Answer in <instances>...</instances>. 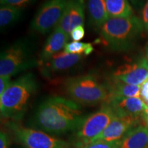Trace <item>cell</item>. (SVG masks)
Masks as SVG:
<instances>
[{
  "mask_svg": "<svg viewBox=\"0 0 148 148\" xmlns=\"http://www.w3.org/2000/svg\"><path fill=\"white\" fill-rule=\"evenodd\" d=\"M70 35L57 25L52 32L48 36L45 45L38 57V62L40 64L50 58L53 55L60 52L68 43Z\"/></svg>",
  "mask_w": 148,
  "mask_h": 148,
  "instance_id": "5bb4252c",
  "label": "cell"
},
{
  "mask_svg": "<svg viewBox=\"0 0 148 148\" xmlns=\"http://www.w3.org/2000/svg\"><path fill=\"white\" fill-rule=\"evenodd\" d=\"M69 0H46L37 10L31 28L39 34H46L57 26Z\"/></svg>",
  "mask_w": 148,
  "mask_h": 148,
  "instance_id": "ba28073f",
  "label": "cell"
},
{
  "mask_svg": "<svg viewBox=\"0 0 148 148\" xmlns=\"http://www.w3.org/2000/svg\"><path fill=\"white\" fill-rule=\"evenodd\" d=\"M120 140H116V141L95 140L79 148H119Z\"/></svg>",
  "mask_w": 148,
  "mask_h": 148,
  "instance_id": "44dd1931",
  "label": "cell"
},
{
  "mask_svg": "<svg viewBox=\"0 0 148 148\" xmlns=\"http://www.w3.org/2000/svg\"><path fill=\"white\" fill-rule=\"evenodd\" d=\"M105 84L108 89V99L140 97L139 86L127 84L112 77L107 80Z\"/></svg>",
  "mask_w": 148,
  "mask_h": 148,
  "instance_id": "9a60e30c",
  "label": "cell"
},
{
  "mask_svg": "<svg viewBox=\"0 0 148 148\" xmlns=\"http://www.w3.org/2000/svg\"><path fill=\"white\" fill-rule=\"evenodd\" d=\"M111 77L127 84L140 86L148 78L147 58L141 57L130 63L122 64L113 72Z\"/></svg>",
  "mask_w": 148,
  "mask_h": 148,
  "instance_id": "9c48e42d",
  "label": "cell"
},
{
  "mask_svg": "<svg viewBox=\"0 0 148 148\" xmlns=\"http://www.w3.org/2000/svg\"><path fill=\"white\" fill-rule=\"evenodd\" d=\"M115 116L108 105L102 103L99 110L86 116L80 125L73 132L74 148L81 147L93 141Z\"/></svg>",
  "mask_w": 148,
  "mask_h": 148,
  "instance_id": "8992f818",
  "label": "cell"
},
{
  "mask_svg": "<svg viewBox=\"0 0 148 148\" xmlns=\"http://www.w3.org/2000/svg\"><path fill=\"white\" fill-rule=\"evenodd\" d=\"M110 18L129 17L134 15V10L127 0H104Z\"/></svg>",
  "mask_w": 148,
  "mask_h": 148,
  "instance_id": "ac0fdd59",
  "label": "cell"
},
{
  "mask_svg": "<svg viewBox=\"0 0 148 148\" xmlns=\"http://www.w3.org/2000/svg\"><path fill=\"white\" fill-rule=\"evenodd\" d=\"M94 50V47L90 42L72 41L66 43L64 51L72 54L88 56Z\"/></svg>",
  "mask_w": 148,
  "mask_h": 148,
  "instance_id": "ffe728a7",
  "label": "cell"
},
{
  "mask_svg": "<svg viewBox=\"0 0 148 148\" xmlns=\"http://www.w3.org/2000/svg\"><path fill=\"white\" fill-rule=\"evenodd\" d=\"M64 88L69 99L79 105L95 106L108 99L106 84L90 74L69 77L64 82Z\"/></svg>",
  "mask_w": 148,
  "mask_h": 148,
  "instance_id": "277c9868",
  "label": "cell"
},
{
  "mask_svg": "<svg viewBox=\"0 0 148 148\" xmlns=\"http://www.w3.org/2000/svg\"><path fill=\"white\" fill-rule=\"evenodd\" d=\"M85 0H69L57 25L68 34L74 28L84 25Z\"/></svg>",
  "mask_w": 148,
  "mask_h": 148,
  "instance_id": "4fadbf2b",
  "label": "cell"
},
{
  "mask_svg": "<svg viewBox=\"0 0 148 148\" xmlns=\"http://www.w3.org/2000/svg\"><path fill=\"white\" fill-rule=\"evenodd\" d=\"M143 120L144 123H145V125L148 128V108L147 110H146L145 114H144Z\"/></svg>",
  "mask_w": 148,
  "mask_h": 148,
  "instance_id": "f1b7e54d",
  "label": "cell"
},
{
  "mask_svg": "<svg viewBox=\"0 0 148 148\" xmlns=\"http://www.w3.org/2000/svg\"><path fill=\"white\" fill-rule=\"evenodd\" d=\"M85 35L84 27L83 25H79L74 28L70 34V36L73 41H79L84 38Z\"/></svg>",
  "mask_w": 148,
  "mask_h": 148,
  "instance_id": "603a6c76",
  "label": "cell"
},
{
  "mask_svg": "<svg viewBox=\"0 0 148 148\" xmlns=\"http://www.w3.org/2000/svg\"><path fill=\"white\" fill-rule=\"evenodd\" d=\"M106 103L117 116H131L143 119L148 106L140 97H128L122 99H108Z\"/></svg>",
  "mask_w": 148,
  "mask_h": 148,
  "instance_id": "7c38bea8",
  "label": "cell"
},
{
  "mask_svg": "<svg viewBox=\"0 0 148 148\" xmlns=\"http://www.w3.org/2000/svg\"><path fill=\"white\" fill-rule=\"evenodd\" d=\"M10 138L6 132L1 131L0 133V148H9Z\"/></svg>",
  "mask_w": 148,
  "mask_h": 148,
  "instance_id": "83f0119b",
  "label": "cell"
},
{
  "mask_svg": "<svg viewBox=\"0 0 148 148\" xmlns=\"http://www.w3.org/2000/svg\"><path fill=\"white\" fill-rule=\"evenodd\" d=\"M119 148H148V128L139 125L131 130L120 140Z\"/></svg>",
  "mask_w": 148,
  "mask_h": 148,
  "instance_id": "2e32d148",
  "label": "cell"
},
{
  "mask_svg": "<svg viewBox=\"0 0 148 148\" xmlns=\"http://www.w3.org/2000/svg\"><path fill=\"white\" fill-rule=\"evenodd\" d=\"M10 76L0 77V95H1L12 83L10 81Z\"/></svg>",
  "mask_w": 148,
  "mask_h": 148,
  "instance_id": "484cf974",
  "label": "cell"
},
{
  "mask_svg": "<svg viewBox=\"0 0 148 148\" xmlns=\"http://www.w3.org/2000/svg\"><path fill=\"white\" fill-rule=\"evenodd\" d=\"M146 58H147L148 60V45L146 47Z\"/></svg>",
  "mask_w": 148,
  "mask_h": 148,
  "instance_id": "f546056e",
  "label": "cell"
},
{
  "mask_svg": "<svg viewBox=\"0 0 148 148\" xmlns=\"http://www.w3.org/2000/svg\"><path fill=\"white\" fill-rule=\"evenodd\" d=\"M143 29L141 18L132 15L109 18L99 31L107 47L113 51H124L134 47Z\"/></svg>",
  "mask_w": 148,
  "mask_h": 148,
  "instance_id": "3957f363",
  "label": "cell"
},
{
  "mask_svg": "<svg viewBox=\"0 0 148 148\" xmlns=\"http://www.w3.org/2000/svg\"><path fill=\"white\" fill-rule=\"evenodd\" d=\"M36 0H1V5H9L22 8H25Z\"/></svg>",
  "mask_w": 148,
  "mask_h": 148,
  "instance_id": "7402d4cb",
  "label": "cell"
},
{
  "mask_svg": "<svg viewBox=\"0 0 148 148\" xmlns=\"http://www.w3.org/2000/svg\"><path fill=\"white\" fill-rule=\"evenodd\" d=\"M83 58V55L72 54L63 51L57 53L45 62L39 64L40 73L46 77L66 71L78 63Z\"/></svg>",
  "mask_w": 148,
  "mask_h": 148,
  "instance_id": "8fae6325",
  "label": "cell"
},
{
  "mask_svg": "<svg viewBox=\"0 0 148 148\" xmlns=\"http://www.w3.org/2000/svg\"><path fill=\"white\" fill-rule=\"evenodd\" d=\"M130 4L132 7L133 10L136 12H140L143 10L147 0H127Z\"/></svg>",
  "mask_w": 148,
  "mask_h": 148,
  "instance_id": "d4e9b609",
  "label": "cell"
},
{
  "mask_svg": "<svg viewBox=\"0 0 148 148\" xmlns=\"http://www.w3.org/2000/svg\"><path fill=\"white\" fill-rule=\"evenodd\" d=\"M142 121H143V119H136L131 116H115L102 133L93 141H116L121 140L127 132L139 125L138 124Z\"/></svg>",
  "mask_w": 148,
  "mask_h": 148,
  "instance_id": "30bf717a",
  "label": "cell"
},
{
  "mask_svg": "<svg viewBox=\"0 0 148 148\" xmlns=\"http://www.w3.org/2000/svg\"><path fill=\"white\" fill-rule=\"evenodd\" d=\"M5 125L16 141L25 148H74L67 141L39 130L23 127L14 121H8Z\"/></svg>",
  "mask_w": 148,
  "mask_h": 148,
  "instance_id": "52a82bcc",
  "label": "cell"
},
{
  "mask_svg": "<svg viewBox=\"0 0 148 148\" xmlns=\"http://www.w3.org/2000/svg\"><path fill=\"white\" fill-rule=\"evenodd\" d=\"M22 8L9 5H1L0 8V27L1 29L16 23L22 15Z\"/></svg>",
  "mask_w": 148,
  "mask_h": 148,
  "instance_id": "d6986e66",
  "label": "cell"
},
{
  "mask_svg": "<svg viewBox=\"0 0 148 148\" xmlns=\"http://www.w3.org/2000/svg\"><path fill=\"white\" fill-rule=\"evenodd\" d=\"M37 88L38 83L32 73L25 74L11 83L8 88L0 95L1 117L14 121L21 119Z\"/></svg>",
  "mask_w": 148,
  "mask_h": 148,
  "instance_id": "7a4b0ae2",
  "label": "cell"
},
{
  "mask_svg": "<svg viewBox=\"0 0 148 148\" xmlns=\"http://www.w3.org/2000/svg\"><path fill=\"white\" fill-rule=\"evenodd\" d=\"M141 20L143 22L144 29L148 32V0H147L143 10H142Z\"/></svg>",
  "mask_w": 148,
  "mask_h": 148,
  "instance_id": "4316f807",
  "label": "cell"
},
{
  "mask_svg": "<svg viewBox=\"0 0 148 148\" xmlns=\"http://www.w3.org/2000/svg\"><path fill=\"white\" fill-rule=\"evenodd\" d=\"M86 4L90 25L99 30L105 22L110 18L104 0H86Z\"/></svg>",
  "mask_w": 148,
  "mask_h": 148,
  "instance_id": "e0dca14e",
  "label": "cell"
},
{
  "mask_svg": "<svg viewBox=\"0 0 148 148\" xmlns=\"http://www.w3.org/2000/svg\"><path fill=\"white\" fill-rule=\"evenodd\" d=\"M140 98L148 106V78L140 86Z\"/></svg>",
  "mask_w": 148,
  "mask_h": 148,
  "instance_id": "cb8c5ba5",
  "label": "cell"
},
{
  "mask_svg": "<svg viewBox=\"0 0 148 148\" xmlns=\"http://www.w3.org/2000/svg\"><path fill=\"white\" fill-rule=\"evenodd\" d=\"M38 66H39L38 59L34 58L29 42L26 40H18L1 53L0 75L11 77Z\"/></svg>",
  "mask_w": 148,
  "mask_h": 148,
  "instance_id": "5b68a950",
  "label": "cell"
},
{
  "mask_svg": "<svg viewBox=\"0 0 148 148\" xmlns=\"http://www.w3.org/2000/svg\"><path fill=\"white\" fill-rule=\"evenodd\" d=\"M86 116L81 105L72 99L52 96L40 103L32 117V125L52 136H60L73 132Z\"/></svg>",
  "mask_w": 148,
  "mask_h": 148,
  "instance_id": "6da1fadb",
  "label": "cell"
}]
</instances>
